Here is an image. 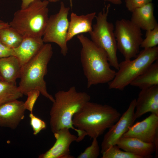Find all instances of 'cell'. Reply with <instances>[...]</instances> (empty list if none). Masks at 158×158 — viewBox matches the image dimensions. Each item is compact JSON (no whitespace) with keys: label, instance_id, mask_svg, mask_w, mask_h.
Wrapping results in <instances>:
<instances>
[{"label":"cell","instance_id":"3957f363","mask_svg":"<svg viewBox=\"0 0 158 158\" xmlns=\"http://www.w3.org/2000/svg\"><path fill=\"white\" fill-rule=\"evenodd\" d=\"M121 116L120 113L111 106L89 101L74 115L72 124L91 139L97 138Z\"/></svg>","mask_w":158,"mask_h":158},{"label":"cell","instance_id":"5bb4252c","mask_svg":"<svg viewBox=\"0 0 158 158\" xmlns=\"http://www.w3.org/2000/svg\"><path fill=\"white\" fill-rule=\"evenodd\" d=\"M136 118L151 112L158 116V85L141 90L136 100Z\"/></svg>","mask_w":158,"mask_h":158},{"label":"cell","instance_id":"cb8c5ba5","mask_svg":"<svg viewBox=\"0 0 158 158\" xmlns=\"http://www.w3.org/2000/svg\"><path fill=\"white\" fill-rule=\"evenodd\" d=\"M145 37L141 44V47L145 49L157 46L158 44V24L153 29L146 31Z\"/></svg>","mask_w":158,"mask_h":158},{"label":"cell","instance_id":"9a60e30c","mask_svg":"<svg viewBox=\"0 0 158 158\" xmlns=\"http://www.w3.org/2000/svg\"><path fill=\"white\" fill-rule=\"evenodd\" d=\"M121 150L140 157L141 158L153 157L155 152L153 143L144 142L138 138L129 137H122L116 144Z\"/></svg>","mask_w":158,"mask_h":158},{"label":"cell","instance_id":"d4e9b609","mask_svg":"<svg viewBox=\"0 0 158 158\" xmlns=\"http://www.w3.org/2000/svg\"><path fill=\"white\" fill-rule=\"evenodd\" d=\"M100 148L97 138L93 139L90 146L87 147L84 151L80 154L78 158H97L100 154Z\"/></svg>","mask_w":158,"mask_h":158},{"label":"cell","instance_id":"4316f807","mask_svg":"<svg viewBox=\"0 0 158 158\" xmlns=\"http://www.w3.org/2000/svg\"><path fill=\"white\" fill-rule=\"evenodd\" d=\"M40 93V91L37 89L32 90L28 92L26 95L28 96L27 99L24 103L26 110L32 113L34 105Z\"/></svg>","mask_w":158,"mask_h":158},{"label":"cell","instance_id":"7a4b0ae2","mask_svg":"<svg viewBox=\"0 0 158 158\" xmlns=\"http://www.w3.org/2000/svg\"><path fill=\"white\" fill-rule=\"evenodd\" d=\"M77 38L82 46L80 61L87 79V88L108 83L114 79L116 72L111 68L106 52L83 35H78Z\"/></svg>","mask_w":158,"mask_h":158},{"label":"cell","instance_id":"e0dca14e","mask_svg":"<svg viewBox=\"0 0 158 158\" xmlns=\"http://www.w3.org/2000/svg\"><path fill=\"white\" fill-rule=\"evenodd\" d=\"M96 16L95 12L80 16L72 12L69 21L67 42L71 40L76 35L83 33H90L92 29V21Z\"/></svg>","mask_w":158,"mask_h":158},{"label":"cell","instance_id":"484cf974","mask_svg":"<svg viewBox=\"0 0 158 158\" xmlns=\"http://www.w3.org/2000/svg\"><path fill=\"white\" fill-rule=\"evenodd\" d=\"M30 124L33 129V134L36 135L46 127V123L34 115L32 113L29 115Z\"/></svg>","mask_w":158,"mask_h":158},{"label":"cell","instance_id":"603a6c76","mask_svg":"<svg viewBox=\"0 0 158 158\" xmlns=\"http://www.w3.org/2000/svg\"><path fill=\"white\" fill-rule=\"evenodd\" d=\"M102 154V158H141L138 156L121 150L117 145L111 146Z\"/></svg>","mask_w":158,"mask_h":158},{"label":"cell","instance_id":"8992f818","mask_svg":"<svg viewBox=\"0 0 158 158\" xmlns=\"http://www.w3.org/2000/svg\"><path fill=\"white\" fill-rule=\"evenodd\" d=\"M133 59L119 63L118 71L108 84L110 89L122 90L152 63L158 59V47L145 48Z\"/></svg>","mask_w":158,"mask_h":158},{"label":"cell","instance_id":"44dd1931","mask_svg":"<svg viewBox=\"0 0 158 158\" xmlns=\"http://www.w3.org/2000/svg\"><path fill=\"white\" fill-rule=\"evenodd\" d=\"M23 38L22 35L10 26L0 30V42L11 48L18 47Z\"/></svg>","mask_w":158,"mask_h":158},{"label":"cell","instance_id":"83f0119b","mask_svg":"<svg viewBox=\"0 0 158 158\" xmlns=\"http://www.w3.org/2000/svg\"><path fill=\"white\" fill-rule=\"evenodd\" d=\"M152 0H125L126 6L128 10L132 12L135 9L151 2Z\"/></svg>","mask_w":158,"mask_h":158},{"label":"cell","instance_id":"5b68a950","mask_svg":"<svg viewBox=\"0 0 158 158\" xmlns=\"http://www.w3.org/2000/svg\"><path fill=\"white\" fill-rule=\"evenodd\" d=\"M49 2L47 0H36L26 8L17 10L9 23L10 26L23 37L42 38L49 18Z\"/></svg>","mask_w":158,"mask_h":158},{"label":"cell","instance_id":"7402d4cb","mask_svg":"<svg viewBox=\"0 0 158 158\" xmlns=\"http://www.w3.org/2000/svg\"><path fill=\"white\" fill-rule=\"evenodd\" d=\"M23 95L16 85L0 80V104L18 99Z\"/></svg>","mask_w":158,"mask_h":158},{"label":"cell","instance_id":"7c38bea8","mask_svg":"<svg viewBox=\"0 0 158 158\" xmlns=\"http://www.w3.org/2000/svg\"><path fill=\"white\" fill-rule=\"evenodd\" d=\"M54 133L56 142L49 150L40 154L39 158H73L70 155V146L73 142L77 141L78 137L71 134L69 129L62 128Z\"/></svg>","mask_w":158,"mask_h":158},{"label":"cell","instance_id":"4fadbf2b","mask_svg":"<svg viewBox=\"0 0 158 158\" xmlns=\"http://www.w3.org/2000/svg\"><path fill=\"white\" fill-rule=\"evenodd\" d=\"M24 103L15 99L0 104V126L16 129L24 118Z\"/></svg>","mask_w":158,"mask_h":158},{"label":"cell","instance_id":"1f68e13d","mask_svg":"<svg viewBox=\"0 0 158 158\" xmlns=\"http://www.w3.org/2000/svg\"><path fill=\"white\" fill-rule=\"evenodd\" d=\"M105 1H108L115 5H120L122 3L121 0H104Z\"/></svg>","mask_w":158,"mask_h":158},{"label":"cell","instance_id":"277c9868","mask_svg":"<svg viewBox=\"0 0 158 158\" xmlns=\"http://www.w3.org/2000/svg\"><path fill=\"white\" fill-rule=\"evenodd\" d=\"M53 54L51 44L46 43L32 58L21 66L20 80L18 87L23 95H26L29 91L37 89L43 96L54 102V98L48 92L44 80Z\"/></svg>","mask_w":158,"mask_h":158},{"label":"cell","instance_id":"ffe728a7","mask_svg":"<svg viewBox=\"0 0 158 158\" xmlns=\"http://www.w3.org/2000/svg\"><path fill=\"white\" fill-rule=\"evenodd\" d=\"M141 90L158 85V61L151 64L130 84Z\"/></svg>","mask_w":158,"mask_h":158},{"label":"cell","instance_id":"52a82bcc","mask_svg":"<svg viewBox=\"0 0 158 158\" xmlns=\"http://www.w3.org/2000/svg\"><path fill=\"white\" fill-rule=\"evenodd\" d=\"M110 6L108 4L96 16V23L89 33L91 40L106 53L111 66L118 70L119 63L117 56L118 50L113 23L108 21L107 18Z\"/></svg>","mask_w":158,"mask_h":158},{"label":"cell","instance_id":"8fae6325","mask_svg":"<svg viewBox=\"0 0 158 158\" xmlns=\"http://www.w3.org/2000/svg\"><path fill=\"white\" fill-rule=\"evenodd\" d=\"M122 137L135 138L153 143L158 138V116L151 113L143 120L133 124Z\"/></svg>","mask_w":158,"mask_h":158},{"label":"cell","instance_id":"30bf717a","mask_svg":"<svg viewBox=\"0 0 158 158\" xmlns=\"http://www.w3.org/2000/svg\"><path fill=\"white\" fill-rule=\"evenodd\" d=\"M136 100L135 99L131 101L127 110L104 135L101 144L102 153L111 146L116 145L118 140L133 124L136 119L135 116Z\"/></svg>","mask_w":158,"mask_h":158},{"label":"cell","instance_id":"4dcf8cb0","mask_svg":"<svg viewBox=\"0 0 158 158\" xmlns=\"http://www.w3.org/2000/svg\"><path fill=\"white\" fill-rule=\"evenodd\" d=\"M10 26L8 23L0 20V30L1 29Z\"/></svg>","mask_w":158,"mask_h":158},{"label":"cell","instance_id":"6da1fadb","mask_svg":"<svg viewBox=\"0 0 158 158\" xmlns=\"http://www.w3.org/2000/svg\"><path fill=\"white\" fill-rule=\"evenodd\" d=\"M54 98L50 112L51 131L54 133L62 128H71L78 133L77 142L81 141L86 135L74 127L72 119L74 115L90 101V96L85 92H77L73 86L67 91H58Z\"/></svg>","mask_w":158,"mask_h":158},{"label":"cell","instance_id":"9c48e42d","mask_svg":"<svg viewBox=\"0 0 158 158\" xmlns=\"http://www.w3.org/2000/svg\"><path fill=\"white\" fill-rule=\"evenodd\" d=\"M70 9L61 1L59 11L49 17L46 28L42 37L44 43L54 42L61 49L62 55L66 56L68 53L67 37L69 21L68 16Z\"/></svg>","mask_w":158,"mask_h":158},{"label":"cell","instance_id":"d6a6232c","mask_svg":"<svg viewBox=\"0 0 158 158\" xmlns=\"http://www.w3.org/2000/svg\"><path fill=\"white\" fill-rule=\"evenodd\" d=\"M59 0H55L56 2L57 1H59ZM70 3V6L71 8H72L73 6V2H72V0H69Z\"/></svg>","mask_w":158,"mask_h":158},{"label":"cell","instance_id":"ba28073f","mask_svg":"<svg viewBox=\"0 0 158 158\" xmlns=\"http://www.w3.org/2000/svg\"><path fill=\"white\" fill-rule=\"evenodd\" d=\"M141 30L130 20L122 19L116 22L114 33L117 49L125 60L136 57L140 52L143 39Z\"/></svg>","mask_w":158,"mask_h":158},{"label":"cell","instance_id":"2e32d148","mask_svg":"<svg viewBox=\"0 0 158 158\" xmlns=\"http://www.w3.org/2000/svg\"><path fill=\"white\" fill-rule=\"evenodd\" d=\"M42 38L25 37L20 44L13 48L15 56L22 66L32 58L40 51L44 44Z\"/></svg>","mask_w":158,"mask_h":158},{"label":"cell","instance_id":"d6986e66","mask_svg":"<svg viewBox=\"0 0 158 158\" xmlns=\"http://www.w3.org/2000/svg\"><path fill=\"white\" fill-rule=\"evenodd\" d=\"M21 67L15 56L0 58V76L2 80L16 85L17 79L20 77Z\"/></svg>","mask_w":158,"mask_h":158},{"label":"cell","instance_id":"f546056e","mask_svg":"<svg viewBox=\"0 0 158 158\" xmlns=\"http://www.w3.org/2000/svg\"><path fill=\"white\" fill-rule=\"evenodd\" d=\"M36 0H21V9H24L27 7L33 1ZM49 2H56L55 0H47Z\"/></svg>","mask_w":158,"mask_h":158},{"label":"cell","instance_id":"f1b7e54d","mask_svg":"<svg viewBox=\"0 0 158 158\" xmlns=\"http://www.w3.org/2000/svg\"><path fill=\"white\" fill-rule=\"evenodd\" d=\"M15 56L13 48L4 45L0 42V58Z\"/></svg>","mask_w":158,"mask_h":158},{"label":"cell","instance_id":"836d02e7","mask_svg":"<svg viewBox=\"0 0 158 158\" xmlns=\"http://www.w3.org/2000/svg\"><path fill=\"white\" fill-rule=\"evenodd\" d=\"M1 80V77H0V80Z\"/></svg>","mask_w":158,"mask_h":158},{"label":"cell","instance_id":"ac0fdd59","mask_svg":"<svg viewBox=\"0 0 158 158\" xmlns=\"http://www.w3.org/2000/svg\"><path fill=\"white\" fill-rule=\"evenodd\" d=\"M154 8L151 3L135 9L132 12L130 20L141 30L153 29L158 24L154 14Z\"/></svg>","mask_w":158,"mask_h":158}]
</instances>
